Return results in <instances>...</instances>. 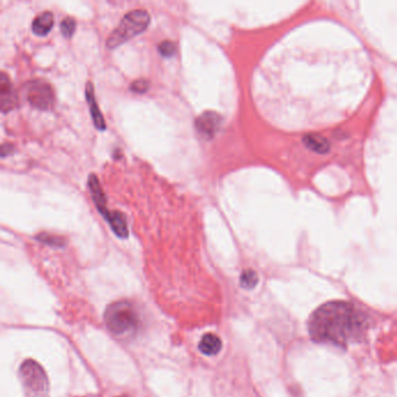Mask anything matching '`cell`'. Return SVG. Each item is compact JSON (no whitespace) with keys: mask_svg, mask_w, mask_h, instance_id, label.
I'll list each match as a JSON object with an SVG mask.
<instances>
[{"mask_svg":"<svg viewBox=\"0 0 397 397\" xmlns=\"http://www.w3.org/2000/svg\"><path fill=\"white\" fill-rule=\"evenodd\" d=\"M26 98L30 105L39 110H48L55 101L53 88L42 79H34L26 84Z\"/></svg>","mask_w":397,"mask_h":397,"instance_id":"obj_5","label":"cell"},{"mask_svg":"<svg viewBox=\"0 0 397 397\" xmlns=\"http://www.w3.org/2000/svg\"><path fill=\"white\" fill-rule=\"evenodd\" d=\"M86 101L89 103V108H90L91 118L94 120V124L99 131H104L106 128L105 119L101 113V110L98 108L97 101H96V96H94V84L91 82H88L85 89Z\"/></svg>","mask_w":397,"mask_h":397,"instance_id":"obj_9","label":"cell"},{"mask_svg":"<svg viewBox=\"0 0 397 397\" xmlns=\"http://www.w3.org/2000/svg\"><path fill=\"white\" fill-rule=\"evenodd\" d=\"M37 239L43 243V244L49 245V246H57V247H62L65 244V241H64L62 236H54V234H50V233H41V234L37 236Z\"/></svg>","mask_w":397,"mask_h":397,"instance_id":"obj_14","label":"cell"},{"mask_svg":"<svg viewBox=\"0 0 397 397\" xmlns=\"http://www.w3.org/2000/svg\"><path fill=\"white\" fill-rule=\"evenodd\" d=\"M240 283H241V287H244V288H254L256 283H258V275H256L254 270H245L241 274V276H240Z\"/></svg>","mask_w":397,"mask_h":397,"instance_id":"obj_15","label":"cell"},{"mask_svg":"<svg viewBox=\"0 0 397 397\" xmlns=\"http://www.w3.org/2000/svg\"><path fill=\"white\" fill-rule=\"evenodd\" d=\"M150 89V83L146 79H136L131 84V90L136 94H145Z\"/></svg>","mask_w":397,"mask_h":397,"instance_id":"obj_18","label":"cell"},{"mask_svg":"<svg viewBox=\"0 0 397 397\" xmlns=\"http://www.w3.org/2000/svg\"><path fill=\"white\" fill-rule=\"evenodd\" d=\"M61 33L63 35L64 38H72L76 30V21L72 17H67L61 21L60 25Z\"/></svg>","mask_w":397,"mask_h":397,"instance_id":"obj_16","label":"cell"},{"mask_svg":"<svg viewBox=\"0 0 397 397\" xmlns=\"http://www.w3.org/2000/svg\"><path fill=\"white\" fill-rule=\"evenodd\" d=\"M14 150V146L10 143H4L1 145V158H6L8 154H11Z\"/></svg>","mask_w":397,"mask_h":397,"instance_id":"obj_19","label":"cell"},{"mask_svg":"<svg viewBox=\"0 0 397 397\" xmlns=\"http://www.w3.org/2000/svg\"><path fill=\"white\" fill-rule=\"evenodd\" d=\"M159 52H160L162 57H174V55L176 54V45L172 41L165 40V41H162L161 43L159 45Z\"/></svg>","mask_w":397,"mask_h":397,"instance_id":"obj_17","label":"cell"},{"mask_svg":"<svg viewBox=\"0 0 397 397\" xmlns=\"http://www.w3.org/2000/svg\"><path fill=\"white\" fill-rule=\"evenodd\" d=\"M303 143L309 150H314L316 153L325 154L330 150L329 141L318 134H307L303 138Z\"/></svg>","mask_w":397,"mask_h":397,"instance_id":"obj_13","label":"cell"},{"mask_svg":"<svg viewBox=\"0 0 397 397\" xmlns=\"http://www.w3.org/2000/svg\"><path fill=\"white\" fill-rule=\"evenodd\" d=\"M221 338L214 334H206L199 341L198 349L203 354L212 356L221 352Z\"/></svg>","mask_w":397,"mask_h":397,"instance_id":"obj_12","label":"cell"},{"mask_svg":"<svg viewBox=\"0 0 397 397\" xmlns=\"http://www.w3.org/2000/svg\"><path fill=\"white\" fill-rule=\"evenodd\" d=\"M20 378L30 396L45 397L48 395V378L37 361L26 360L20 367Z\"/></svg>","mask_w":397,"mask_h":397,"instance_id":"obj_4","label":"cell"},{"mask_svg":"<svg viewBox=\"0 0 397 397\" xmlns=\"http://www.w3.org/2000/svg\"><path fill=\"white\" fill-rule=\"evenodd\" d=\"M104 319L109 330L119 337L132 336L139 329L138 312L133 304L126 301H120L109 305Z\"/></svg>","mask_w":397,"mask_h":397,"instance_id":"obj_2","label":"cell"},{"mask_svg":"<svg viewBox=\"0 0 397 397\" xmlns=\"http://www.w3.org/2000/svg\"><path fill=\"white\" fill-rule=\"evenodd\" d=\"M367 327V318L349 302H329L312 315L309 332L312 340L323 344L346 346L359 340Z\"/></svg>","mask_w":397,"mask_h":397,"instance_id":"obj_1","label":"cell"},{"mask_svg":"<svg viewBox=\"0 0 397 397\" xmlns=\"http://www.w3.org/2000/svg\"><path fill=\"white\" fill-rule=\"evenodd\" d=\"M150 23V15L143 8H136L128 12L124 18L120 20L119 25L116 30L110 34L106 45L109 48H116L118 45H123L128 40L134 38L136 35L146 30Z\"/></svg>","mask_w":397,"mask_h":397,"instance_id":"obj_3","label":"cell"},{"mask_svg":"<svg viewBox=\"0 0 397 397\" xmlns=\"http://www.w3.org/2000/svg\"><path fill=\"white\" fill-rule=\"evenodd\" d=\"M88 185H89L91 198L94 201V205L97 207L98 211L101 212V216L105 217L110 211L108 210V206H106L105 194L103 192V187H101L99 180H98V177L94 174H90V176L88 179Z\"/></svg>","mask_w":397,"mask_h":397,"instance_id":"obj_8","label":"cell"},{"mask_svg":"<svg viewBox=\"0 0 397 397\" xmlns=\"http://www.w3.org/2000/svg\"><path fill=\"white\" fill-rule=\"evenodd\" d=\"M54 25V17L52 12H42L40 14L35 17L32 23V30L34 34L39 37H45L52 30Z\"/></svg>","mask_w":397,"mask_h":397,"instance_id":"obj_11","label":"cell"},{"mask_svg":"<svg viewBox=\"0 0 397 397\" xmlns=\"http://www.w3.org/2000/svg\"><path fill=\"white\" fill-rule=\"evenodd\" d=\"M104 218L108 221L111 229L113 230V232L116 233V236L119 238H128V221H126L124 214H121L119 211H109V214H106Z\"/></svg>","mask_w":397,"mask_h":397,"instance_id":"obj_10","label":"cell"},{"mask_svg":"<svg viewBox=\"0 0 397 397\" xmlns=\"http://www.w3.org/2000/svg\"><path fill=\"white\" fill-rule=\"evenodd\" d=\"M223 118L214 111H205L197 116L195 120L196 131L202 135L204 139H212L221 128Z\"/></svg>","mask_w":397,"mask_h":397,"instance_id":"obj_6","label":"cell"},{"mask_svg":"<svg viewBox=\"0 0 397 397\" xmlns=\"http://www.w3.org/2000/svg\"><path fill=\"white\" fill-rule=\"evenodd\" d=\"M18 104V96L12 85L11 79L6 72L0 75V109L1 112L8 113Z\"/></svg>","mask_w":397,"mask_h":397,"instance_id":"obj_7","label":"cell"}]
</instances>
